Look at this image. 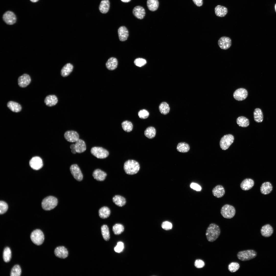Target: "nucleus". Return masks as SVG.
<instances>
[{
  "instance_id": "obj_1",
  "label": "nucleus",
  "mask_w": 276,
  "mask_h": 276,
  "mask_svg": "<svg viewBox=\"0 0 276 276\" xmlns=\"http://www.w3.org/2000/svg\"><path fill=\"white\" fill-rule=\"evenodd\" d=\"M220 233L221 230L218 226L215 223H212L207 228L205 235L209 241L213 242L217 239Z\"/></svg>"
},
{
  "instance_id": "obj_2",
  "label": "nucleus",
  "mask_w": 276,
  "mask_h": 276,
  "mask_svg": "<svg viewBox=\"0 0 276 276\" xmlns=\"http://www.w3.org/2000/svg\"><path fill=\"white\" fill-rule=\"evenodd\" d=\"M123 167L125 172L129 175L136 174L140 169L139 163L133 160H129L126 161L124 164Z\"/></svg>"
},
{
  "instance_id": "obj_3",
  "label": "nucleus",
  "mask_w": 276,
  "mask_h": 276,
  "mask_svg": "<svg viewBox=\"0 0 276 276\" xmlns=\"http://www.w3.org/2000/svg\"><path fill=\"white\" fill-rule=\"evenodd\" d=\"M57 199L53 196H49L44 199L42 202V206L46 210H50L54 208L57 205Z\"/></svg>"
},
{
  "instance_id": "obj_4",
  "label": "nucleus",
  "mask_w": 276,
  "mask_h": 276,
  "mask_svg": "<svg viewBox=\"0 0 276 276\" xmlns=\"http://www.w3.org/2000/svg\"><path fill=\"white\" fill-rule=\"evenodd\" d=\"M257 255V252L254 250L251 249L240 251L237 254L238 258L242 261H248L253 259Z\"/></svg>"
},
{
  "instance_id": "obj_5",
  "label": "nucleus",
  "mask_w": 276,
  "mask_h": 276,
  "mask_svg": "<svg viewBox=\"0 0 276 276\" xmlns=\"http://www.w3.org/2000/svg\"><path fill=\"white\" fill-rule=\"evenodd\" d=\"M30 237L32 242L37 245H41L44 239L43 232L39 229H36L33 231L31 234Z\"/></svg>"
},
{
  "instance_id": "obj_6",
  "label": "nucleus",
  "mask_w": 276,
  "mask_h": 276,
  "mask_svg": "<svg viewBox=\"0 0 276 276\" xmlns=\"http://www.w3.org/2000/svg\"><path fill=\"white\" fill-rule=\"evenodd\" d=\"M236 213L235 209L233 206L226 204L223 206L221 208V213L224 218L230 219L233 217Z\"/></svg>"
},
{
  "instance_id": "obj_7",
  "label": "nucleus",
  "mask_w": 276,
  "mask_h": 276,
  "mask_svg": "<svg viewBox=\"0 0 276 276\" xmlns=\"http://www.w3.org/2000/svg\"><path fill=\"white\" fill-rule=\"evenodd\" d=\"M90 152L94 156L100 159L106 158L109 155L108 151L101 147H93L91 148Z\"/></svg>"
},
{
  "instance_id": "obj_8",
  "label": "nucleus",
  "mask_w": 276,
  "mask_h": 276,
  "mask_svg": "<svg viewBox=\"0 0 276 276\" xmlns=\"http://www.w3.org/2000/svg\"><path fill=\"white\" fill-rule=\"evenodd\" d=\"M234 136L231 134L224 135L221 139L220 144L221 148L223 150L227 149L233 143Z\"/></svg>"
},
{
  "instance_id": "obj_9",
  "label": "nucleus",
  "mask_w": 276,
  "mask_h": 276,
  "mask_svg": "<svg viewBox=\"0 0 276 276\" xmlns=\"http://www.w3.org/2000/svg\"><path fill=\"white\" fill-rule=\"evenodd\" d=\"M70 170L73 176L76 180L80 181L82 180L83 175L80 168L77 164L72 165L70 167Z\"/></svg>"
},
{
  "instance_id": "obj_10",
  "label": "nucleus",
  "mask_w": 276,
  "mask_h": 276,
  "mask_svg": "<svg viewBox=\"0 0 276 276\" xmlns=\"http://www.w3.org/2000/svg\"><path fill=\"white\" fill-rule=\"evenodd\" d=\"M3 18L4 21L7 24L9 25L14 24L17 20L16 16L14 13L10 11H7L4 14Z\"/></svg>"
},
{
  "instance_id": "obj_11",
  "label": "nucleus",
  "mask_w": 276,
  "mask_h": 276,
  "mask_svg": "<svg viewBox=\"0 0 276 276\" xmlns=\"http://www.w3.org/2000/svg\"><path fill=\"white\" fill-rule=\"evenodd\" d=\"M248 93L245 88H240L236 89L234 92L233 96L235 99L238 101H242L247 97Z\"/></svg>"
},
{
  "instance_id": "obj_12",
  "label": "nucleus",
  "mask_w": 276,
  "mask_h": 276,
  "mask_svg": "<svg viewBox=\"0 0 276 276\" xmlns=\"http://www.w3.org/2000/svg\"><path fill=\"white\" fill-rule=\"evenodd\" d=\"M218 45L222 49L227 50L231 45V40L229 37L223 36L221 37L218 42Z\"/></svg>"
},
{
  "instance_id": "obj_13",
  "label": "nucleus",
  "mask_w": 276,
  "mask_h": 276,
  "mask_svg": "<svg viewBox=\"0 0 276 276\" xmlns=\"http://www.w3.org/2000/svg\"><path fill=\"white\" fill-rule=\"evenodd\" d=\"M65 139L71 142H76L79 139V136L77 132L74 131H68L64 134Z\"/></svg>"
},
{
  "instance_id": "obj_14",
  "label": "nucleus",
  "mask_w": 276,
  "mask_h": 276,
  "mask_svg": "<svg viewBox=\"0 0 276 276\" xmlns=\"http://www.w3.org/2000/svg\"><path fill=\"white\" fill-rule=\"evenodd\" d=\"M29 164L31 168L36 170L39 169L42 167L43 165L41 159L38 156L32 158L30 161Z\"/></svg>"
},
{
  "instance_id": "obj_15",
  "label": "nucleus",
  "mask_w": 276,
  "mask_h": 276,
  "mask_svg": "<svg viewBox=\"0 0 276 276\" xmlns=\"http://www.w3.org/2000/svg\"><path fill=\"white\" fill-rule=\"evenodd\" d=\"M31 78L30 76L24 74L19 76L18 79V84L21 87L24 88L28 86L30 83Z\"/></svg>"
},
{
  "instance_id": "obj_16",
  "label": "nucleus",
  "mask_w": 276,
  "mask_h": 276,
  "mask_svg": "<svg viewBox=\"0 0 276 276\" xmlns=\"http://www.w3.org/2000/svg\"><path fill=\"white\" fill-rule=\"evenodd\" d=\"M54 253L56 256L62 259L66 258L68 255V252L67 249L63 246H60L57 247L55 249Z\"/></svg>"
},
{
  "instance_id": "obj_17",
  "label": "nucleus",
  "mask_w": 276,
  "mask_h": 276,
  "mask_svg": "<svg viewBox=\"0 0 276 276\" xmlns=\"http://www.w3.org/2000/svg\"><path fill=\"white\" fill-rule=\"evenodd\" d=\"M133 13L136 18L142 19L144 18L145 15V9L141 6H137L134 7L133 9Z\"/></svg>"
},
{
  "instance_id": "obj_18",
  "label": "nucleus",
  "mask_w": 276,
  "mask_h": 276,
  "mask_svg": "<svg viewBox=\"0 0 276 276\" xmlns=\"http://www.w3.org/2000/svg\"><path fill=\"white\" fill-rule=\"evenodd\" d=\"M254 182L250 178H246L243 180L240 184V187L243 190L247 191L251 189L254 186Z\"/></svg>"
},
{
  "instance_id": "obj_19",
  "label": "nucleus",
  "mask_w": 276,
  "mask_h": 276,
  "mask_svg": "<svg viewBox=\"0 0 276 276\" xmlns=\"http://www.w3.org/2000/svg\"><path fill=\"white\" fill-rule=\"evenodd\" d=\"M118 33L120 41H123L127 40L129 36V31L126 27H120L118 29Z\"/></svg>"
},
{
  "instance_id": "obj_20",
  "label": "nucleus",
  "mask_w": 276,
  "mask_h": 276,
  "mask_svg": "<svg viewBox=\"0 0 276 276\" xmlns=\"http://www.w3.org/2000/svg\"><path fill=\"white\" fill-rule=\"evenodd\" d=\"M107 176L106 173L99 169L95 170L93 173L94 178L96 180L100 181H104Z\"/></svg>"
},
{
  "instance_id": "obj_21",
  "label": "nucleus",
  "mask_w": 276,
  "mask_h": 276,
  "mask_svg": "<svg viewBox=\"0 0 276 276\" xmlns=\"http://www.w3.org/2000/svg\"><path fill=\"white\" fill-rule=\"evenodd\" d=\"M225 192L224 187L220 185L216 186L212 190V193L213 195L218 198L223 197L225 194Z\"/></svg>"
},
{
  "instance_id": "obj_22",
  "label": "nucleus",
  "mask_w": 276,
  "mask_h": 276,
  "mask_svg": "<svg viewBox=\"0 0 276 276\" xmlns=\"http://www.w3.org/2000/svg\"><path fill=\"white\" fill-rule=\"evenodd\" d=\"M273 231L272 227L269 224L262 226L260 230L261 234L265 237H269L271 236L273 234Z\"/></svg>"
},
{
  "instance_id": "obj_23",
  "label": "nucleus",
  "mask_w": 276,
  "mask_h": 276,
  "mask_svg": "<svg viewBox=\"0 0 276 276\" xmlns=\"http://www.w3.org/2000/svg\"><path fill=\"white\" fill-rule=\"evenodd\" d=\"M44 102L47 106L52 107L55 105L57 103L58 99L55 95H50L46 97Z\"/></svg>"
},
{
  "instance_id": "obj_24",
  "label": "nucleus",
  "mask_w": 276,
  "mask_h": 276,
  "mask_svg": "<svg viewBox=\"0 0 276 276\" xmlns=\"http://www.w3.org/2000/svg\"><path fill=\"white\" fill-rule=\"evenodd\" d=\"M73 68V65L70 63L65 65L62 67L61 71V75L63 77L68 76L72 71Z\"/></svg>"
},
{
  "instance_id": "obj_25",
  "label": "nucleus",
  "mask_w": 276,
  "mask_h": 276,
  "mask_svg": "<svg viewBox=\"0 0 276 276\" xmlns=\"http://www.w3.org/2000/svg\"><path fill=\"white\" fill-rule=\"evenodd\" d=\"M118 65L117 59L114 57H111L107 61L106 65L107 68L109 70H113L116 69Z\"/></svg>"
},
{
  "instance_id": "obj_26",
  "label": "nucleus",
  "mask_w": 276,
  "mask_h": 276,
  "mask_svg": "<svg viewBox=\"0 0 276 276\" xmlns=\"http://www.w3.org/2000/svg\"><path fill=\"white\" fill-rule=\"evenodd\" d=\"M113 202L117 206L122 207L125 205L126 203L125 199L124 197L120 195H117L112 198Z\"/></svg>"
},
{
  "instance_id": "obj_27",
  "label": "nucleus",
  "mask_w": 276,
  "mask_h": 276,
  "mask_svg": "<svg viewBox=\"0 0 276 276\" xmlns=\"http://www.w3.org/2000/svg\"><path fill=\"white\" fill-rule=\"evenodd\" d=\"M75 146L76 150L77 153H81L86 150V146L85 142L82 139H79L76 141Z\"/></svg>"
},
{
  "instance_id": "obj_28",
  "label": "nucleus",
  "mask_w": 276,
  "mask_h": 276,
  "mask_svg": "<svg viewBox=\"0 0 276 276\" xmlns=\"http://www.w3.org/2000/svg\"><path fill=\"white\" fill-rule=\"evenodd\" d=\"M272 188V186L270 183L268 182H265L263 183L261 186L260 191L263 194H268L271 192Z\"/></svg>"
},
{
  "instance_id": "obj_29",
  "label": "nucleus",
  "mask_w": 276,
  "mask_h": 276,
  "mask_svg": "<svg viewBox=\"0 0 276 276\" xmlns=\"http://www.w3.org/2000/svg\"><path fill=\"white\" fill-rule=\"evenodd\" d=\"M215 12L216 15L220 17L225 16L227 14L228 10L226 7L220 5L217 6L215 8Z\"/></svg>"
},
{
  "instance_id": "obj_30",
  "label": "nucleus",
  "mask_w": 276,
  "mask_h": 276,
  "mask_svg": "<svg viewBox=\"0 0 276 276\" xmlns=\"http://www.w3.org/2000/svg\"><path fill=\"white\" fill-rule=\"evenodd\" d=\"M8 107L12 111L15 112L20 111L22 109L21 105L17 102L10 101L7 104Z\"/></svg>"
},
{
  "instance_id": "obj_31",
  "label": "nucleus",
  "mask_w": 276,
  "mask_h": 276,
  "mask_svg": "<svg viewBox=\"0 0 276 276\" xmlns=\"http://www.w3.org/2000/svg\"><path fill=\"white\" fill-rule=\"evenodd\" d=\"M110 6L109 0H102L99 6L100 12L103 14L107 13L108 11Z\"/></svg>"
},
{
  "instance_id": "obj_32",
  "label": "nucleus",
  "mask_w": 276,
  "mask_h": 276,
  "mask_svg": "<svg viewBox=\"0 0 276 276\" xmlns=\"http://www.w3.org/2000/svg\"><path fill=\"white\" fill-rule=\"evenodd\" d=\"M99 216L101 218L105 219L108 217L110 215L111 211L108 207L104 206L101 208L98 211Z\"/></svg>"
},
{
  "instance_id": "obj_33",
  "label": "nucleus",
  "mask_w": 276,
  "mask_h": 276,
  "mask_svg": "<svg viewBox=\"0 0 276 276\" xmlns=\"http://www.w3.org/2000/svg\"><path fill=\"white\" fill-rule=\"evenodd\" d=\"M254 118L255 121L258 123L262 122L263 119V115L261 110L259 108L255 109L254 112Z\"/></svg>"
},
{
  "instance_id": "obj_34",
  "label": "nucleus",
  "mask_w": 276,
  "mask_h": 276,
  "mask_svg": "<svg viewBox=\"0 0 276 276\" xmlns=\"http://www.w3.org/2000/svg\"><path fill=\"white\" fill-rule=\"evenodd\" d=\"M147 5L148 9L152 11H154L158 9L159 3L158 0H147Z\"/></svg>"
},
{
  "instance_id": "obj_35",
  "label": "nucleus",
  "mask_w": 276,
  "mask_h": 276,
  "mask_svg": "<svg viewBox=\"0 0 276 276\" xmlns=\"http://www.w3.org/2000/svg\"><path fill=\"white\" fill-rule=\"evenodd\" d=\"M236 122L238 125L243 127H247L249 125V120L244 116H240L237 119Z\"/></svg>"
},
{
  "instance_id": "obj_36",
  "label": "nucleus",
  "mask_w": 276,
  "mask_h": 276,
  "mask_svg": "<svg viewBox=\"0 0 276 276\" xmlns=\"http://www.w3.org/2000/svg\"><path fill=\"white\" fill-rule=\"evenodd\" d=\"M145 136L148 138L152 139L155 137L156 134V130L153 126H150L147 128L144 131Z\"/></svg>"
},
{
  "instance_id": "obj_37",
  "label": "nucleus",
  "mask_w": 276,
  "mask_h": 276,
  "mask_svg": "<svg viewBox=\"0 0 276 276\" xmlns=\"http://www.w3.org/2000/svg\"><path fill=\"white\" fill-rule=\"evenodd\" d=\"M177 149L179 152L182 153H186L190 150V146L187 143L185 142L179 143L177 147Z\"/></svg>"
},
{
  "instance_id": "obj_38",
  "label": "nucleus",
  "mask_w": 276,
  "mask_h": 276,
  "mask_svg": "<svg viewBox=\"0 0 276 276\" xmlns=\"http://www.w3.org/2000/svg\"><path fill=\"white\" fill-rule=\"evenodd\" d=\"M101 230L104 239L106 241L108 240L110 238V234L108 226L106 225H103L101 227Z\"/></svg>"
},
{
  "instance_id": "obj_39",
  "label": "nucleus",
  "mask_w": 276,
  "mask_h": 276,
  "mask_svg": "<svg viewBox=\"0 0 276 276\" xmlns=\"http://www.w3.org/2000/svg\"><path fill=\"white\" fill-rule=\"evenodd\" d=\"M159 109L160 112L164 115L168 113L170 109L168 104L165 102L160 103L159 106Z\"/></svg>"
},
{
  "instance_id": "obj_40",
  "label": "nucleus",
  "mask_w": 276,
  "mask_h": 276,
  "mask_svg": "<svg viewBox=\"0 0 276 276\" xmlns=\"http://www.w3.org/2000/svg\"><path fill=\"white\" fill-rule=\"evenodd\" d=\"M11 258V251L10 248L8 247H5L4 250L3 254V258L4 261L6 262L10 261Z\"/></svg>"
},
{
  "instance_id": "obj_41",
  "label": "nucleus",
  "mask_w": 276,
  "mask_h": 276,
  "mask_svg": "<svg viewBox=\"0 0 276 276\" xmlns=\"http://www.w3.org/2000/svg\"><path fill=\"white\" fill-rule=\"evenodd\" d=\"M124 228L123 225L117 223L114 225L112 227V230L114 234L116 235L121 234L124 231Z\"/></svg>"
},
{
  "instance_id": "obj_42",
  "label": "nucleus",
  "mask_w": 276,
  "mask_h": 276,
  "mask_svg": "<svg viewBox=\"0 0 276 276\" xmlns=\"http://www.w3.org/2000/svg\"><path fill=\"white\" fill-rule=\"evenodd\" d=\"M123 129L125 131L129 132L132 130L133 125L130 121L126 120L123 121L121 124Z\"/></svg>"
},
{
  "instance_id": "obj_43",
  "label": "nucleus",
  "mask_w": 276,
  "mask_h": 276,
  "mask_svg": "<svg viewBox=\"0 0 276 276\" xmlns=\"http://www.w3.org/2000/svg\"><path fill=\"white\" fill-rule=\"evenodd\" d=\"M21 269L18 265H16L12 269L10 273L11 276H20L21 273Z\"/></svg>"
},
{
  "instance_id": "obj_44",
  "label": "nucleus",
  "mask_w": 276,
  "mask_h": 276,
  "mask_svg": "<svg viewBox=\"0 0 276 276\" xmlns=\"http://www.w3.org/2000/svg\"><path fill=\"white\" fill-rule=\"evenodd\" d=\"M240 268V265L237 262H233L230 263L228 266V270L231 272H235L237 271Z\"/></svg>"
},
{
  "instance_id": "obj_45",
  "label": "nucleus",
  "mask_w": 276,
  "mask_h": 276,
  "mask_svg": "<svg viewBox=\"0 0 276 276\" xmlns=\"http://www.w3.org/2000/svg\"><path fill=\"white\" fill-rule=\"evenodd\" d=\"M134 63L136 66L141 67L146 64V60L144 59L139 58L136 59L134 60Z\"/></svg>"
},
{
  "instance_id": "obj_46",
  "label": "nucleus",
  "mask_w": 276,
  "mask_h": 276,
  "mask_svg": "<svg viewBox=\"0 0 276 276\" xmlns=\"http://www.w3.org/2000/svg\"><path fill=\"white\" fill-rule=\"evenodd\" d=\"M8 209V205L7 203L3 201L0 202V213L2 214L5 213Z\"/></svg>"
},
{
  "instance_id": "obj_47",
  "label": "nucleus",
  "mask_w": 276,
  "mask_h": 276,
  "mask_svg": "<svg viewBox=\"0 0 276 276\" xmlns=\"http://www.w3.org/2000/svg\"><path fill=\"white\" fill-rule=\"evenodd\" d=\"M138 115L140 118L142 119H145L148 117L149 115V113L148 111L146 110L142 109L140 110L139 112Z\"/></svg>"
},
{
  "instance_id": "obj_48",
  "label": "nucleus",
  "mask_w": 276,
  "mask_h": 276,
  "mask_svg": "<svg viewBox=\"0 0 276 276\" xmlns=\"http://www.w3.org/2000/svg\"><path fill=\"white\" fill-rule=\"evenodd\" d=\"M124 248V244L123 242L119 241L118 242L117 245L114 248V250L118 253L122 252Z\"/></svg>"
},
{
  "instance_id": "obj_49",
  "label": "nucleus",
  "mask_w": 276,
  "mask_h": 276,
  "mask_svg": "<svg viewBox=\"0 0 276 276\" xmlns=\"http://www.w3.org/2000/svg\"><path fill=\"white\" fill-rule=\"evenodd\" d=\"M162 228L166 230L171 229L172 227V224L168 221H165L163 222L162 225Z\"/></svg>"
},
{
  "instance_id": "obj_50",
  "label": "nucleus",
  "mask_w": 276,
  "mask_h": 276,
  "mask_svg": "<svg viewBox=\"0 0 276 276\" xmlns=\"http://www.w3.org/2000/svg\"><path fill=\"white\" fill-rule=\"evenodd\" d=\"M205 265L204 261L201 259H197L194 262V266L197 268H203Z\"/></svg>"
},
{
  "instance_id": "obj_51",
  "label": "nucleus",
  "mask_w": 276,
  "mask_h": 276,
  "mask_svg": "<svg viewBox=\"0 0 276 276\" xmlns=\"http://www.w3.org/2000/svg\"><path fill=\"white\" fill-rule=\"evenodd\" d=\"M190 187L192 189L197 191H200L201 188V186L197 183H192L190 185Z\"/></svg>"
},
{
  "instance_id": "obj_52",
  "label": "nucleus",
  "mask_w": 276,
  "mask_h": 276,
  "mask_svg": "<svg viewBox=\"0 0 276 276\" xmlns=\"http://www.w3.org/2000/svg\"><path fill=\"white\" fill-rule=\"evenodd\" d=\"M194 4L197 6H201L203 4V0H192Z\"/></svg>"
},
{
  "instance_id": "obj_53",
  "label": "nucleus",
  "mask_w": 276,
  "mask_h": 276,
  "mask_svg": "<svg viewBox=\"0 0 276 276\" xmlns=\"http://www.w3.org/2000/svg\"><path fill=\"white\" fill-rule=\"evenodd\" d=\"M70 148L71 150V152L73 154H75L77 152L76 150L75 144H72L70 146Z\"/></svg>"
},
{
  "instance_id": "obj_54",
  "label": "nucleus",
  "mask_w": 276,
  "mask_h": 276,
  "mask_svg": "<svg viewBox=\"0 0 276 276\" xmlns=\"http://www.w3.org/2000/svg\"><path fill=\"white\" fill-rule=\"evenodd\" d=\"M122 2H125L127 3L130 2L131 0H121Z\"/></svg>"
},
{
  "instance_id": "obj_55",
  "label": "nucleus",
  "mask_w": 276,
  "mask_h": 276,
  "mask_svg": "<svg viewBox=\"0 0 276 276\" xmlns=\"http://www.w3.org/2000/svg\"><path fill=\"white\" fill-rule=\"evenodd\" d=\"M31 1L33 2H38L39 0H30Z\"/></svg>"
},
{
  "instance_id": "obj_56",
  "label": "nucleus",
  "mask_w": 276,
  "mask_h": 276,
  "mask_svg": "<svg viewBox=\"0 0 276 276\" xmlns=\"http://www.w3.org/2000/svg\"><path fill=\"white\" fill-rule=\"evenodd\" d=\"M275 12H276V4H275Z\"/></svg>"
}]
</instances>
